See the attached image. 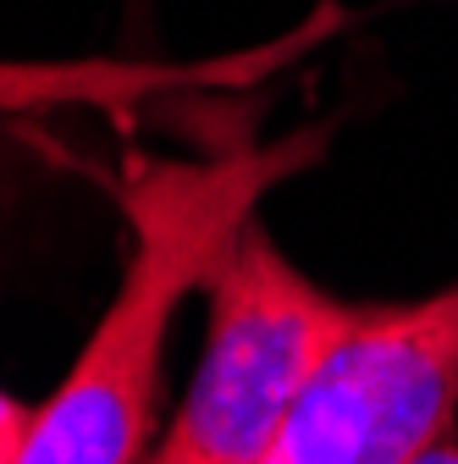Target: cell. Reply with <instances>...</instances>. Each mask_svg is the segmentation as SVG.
<instances>
[{
	"instance_id": "7a4b0ae2",
	"label": "cell",
	"mask_w": 458,
	"mask_h": 464,
	"mask_svg": "<svg viewBox=\"0 0 458 464\" xmlns=\"http://www.w3.org/2000/svg\"><path fill=\"white\" fill-rule=\"evenodd\" d=\"M205 287L210 343L188 403L149 464H265L310 376L370 315V304L320 294L304 271L276 255L254 221L238 232Z\"/></svg>"
},
{
	"instance_id": "6da1fadb",
	"label": "cell",
	"mask_w": 458,
	"mask_h": 464,
	"mask_svg": "<svg viewBox=\"0 0 458 464\" xmlns=\"http://www.w3.org/2000/svg\"><path fill=\"white\" fill-rule=\"evenodd\" d=\"M326 150L320 128L288 133L260 150H226L210 160H133L122 178V210L133 221V260L89 348L44 410L17 464H133L149 431L160 382V348L171 310L188 287H205L238 232L254 221V199L304 171Z\"/></svg>"
},
{
	"instance_id": "5b68a950",
	"label": "cell",
	"mask_w": 458,
	"mask_h": 464,
	"mask_svg": "<svg viewBox=\"0 0 458 464\" xmlns=\"http://www.w3.org/2000/svg\"><path fill=\"white\" fill-rule=\"evenodd\" d=\"M409 464H458V442L447 437V442H436V448H425L420 459H409Z\"/></svg>"
},
{
	"instance_id": "3957f363",
	"label": "cell",
	"mask_w": 458,
	"mask_h": 464,
	"mask_svg": "<svg viewBox=\"0 0 458 464\" xmlns=\"http://www.w3.org/2000/svg\"><path fill=\"white\" fill-rule=\"evenodd\" d=\"M458 420V287L370 304L310 376L265 464H409Z\"/></svg>"
},
{
	"instance_id": "277c9868",
	"label": "cell",
	"mask_w": 458,
	"mask_h": 464,
	"mask_svg": "<svg viewBox=\"0 0 458 464\" xmlns=\"http://www.w3.org/2000/svg\"><path fill=\"white\" fill-rule=\"evenodd\" d=\"M28 431H33V410H23V403H12L6 392H0V464H17L23 459Z\"/></svg>"
}]
</instances>
